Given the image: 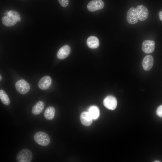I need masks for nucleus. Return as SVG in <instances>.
I'll return each mask as SVG.
<instances>
[{
	"instance_id": "obj_4",
	"label": "nucleus",
	"mask_w": 162,
	"mask_h": 162,
	"mask_svg": "<svg viewBox=\"0 0 162 162\" xmlns=\"http://www.w3.org/2000/svg\"><path fill=\"white\" fill-rule=\"evenodd\" d=\"M15 88L17 91L21 94H25L29 90V84L25 80L21 79L15 83Z\"/></svg>"
},
{
	"instance_id": "obj_23",
	"label": "nucleus",
	"mask_w": 162,
	"mask_h": 162,
	"mask_svg": "<svg viewBox=\"0 0 162 162\" xmlns=\"http://www.w3.org/2000/svg\"><path fill=\"white\" fill-rule=\"evenodd\" d=\"M155 162H160V161H158V160H157V161H154Z\"/></svg>"
},
{
	"instance_id": "obj_2",
	"label": "nucleus",
	"mask_w": 162,
	"mask_h": 162,
	"mask_svg": "<svg viewBox=\"0 0 162 162\" xmlns=\"http://www.w3.org/2000/svg\"><path fill=\"white\" fill-rule=\"evenodd\" d=\"M34 138L36 142L42 146H47L50 142L49 136L46 133L44 132L39 131L36 133Z\"/></svg>"
},
{
	"instance_id": "obj_24",
	"label": "nucleus",
	"mask_w": 162,
	"mask_h": 162,
	"mask_svg": "<svg viewBox=\"0 0 162 162\" xmlns=\"http://www.w3.org/2000/svg\"></svg>"
},
{
	"instance_id": "obj_1",
	"label": "nucleus",
	"mask_w": 162,
	"mask_h": 162,
	"mask_svg": "<svg viewBox=\"0 0 162 162\" xmlns=\"http://www.w3.org/2000/svg\"><path fill=\"white\" fill-rule=\"evenodd\" d=\"M21 18L19 13L15 10H10L7 12L2 20L3 24L6 26L10 27L15 25Z\"/></svg>"
},
{
	"instance_id": "obj_5",
	"label": "nucleus",
	"mask_w": 162,
	"mask_h": 162,
	"mask_svg": "<svg viewBox=\"0 0 162 162\" xmlns=\"http://www.w3.org/2000/svg\"><path fill=\"white\" fill-rule=\"evenodd\" d=\"M126 20L127 22L131 24L136 23L139 20L136 10L134 8H130L127 13Z\"/></svg>"
},
{
	"instance_id": "obj_13",
	"label": "nucleus",
	"mask_w": 162,
	"mask_h": 162,
	"mask_svg": "<svg viewBox=\"0 0 162 162\" xmlns=\"http://www.w3.org/2000/svg\"><path fill=\"white\" fill-rule=\"evenodd\" d=\"M92 119L88 112H83L80 115V120L81 123L85 126H88L91 125Z\"/></svg>"
},
{
	"instance_id": "obj_20",
	"label": "nucleus",
	"mask_w": 162,
	"mask_h": 162,
	"mask_svg": "<svg viewBox=\"0 0 162 162\" xmlns=\"http://www.w3.org/2000/svg\"><path fill=\"white\" fill-rule=\"evenodd\" d=\"M156 114L158 116L162 118V105L158 107L156 110Z\"/></svg>"
},
{
	"instance_id": "obj_18",
	"label": "nucleus",
	"mask_w": 162,
	"mask_h": 162,
	"mask_svg": "<svg viewBox=\"0 0 162 162\" xmlns=\"http://www.w3.org/2000/svg\"><path fill=\"white\" fill-rule=\"evenodd\" d=\"M0 99L4 105H8L10 104V101L9 98L7 93L2 89L0 90Z\"/></svg>"
},
{
	"instance_id": "obj_14",
	"label": "nucleus",
	"mask_w": 162,
	"mask_h": 162,
	"mask_svg": "<svg viewBox=\"0 0 162 162\" xmlns=\"http://www.w3.org/2000/svg\"><path fill=\"white\" fill-rule=\"evenodd\" d=\"M45 104L43 101L40 100L38 102L33 106L32 112L34 115H38L40 114L44 110Z\"/></svg>"
},
{
	"instance_id": "obj_11",
	"label": "nucleus",
	"mask_w": 162,
	"mask_h": 162,
	"mask_svg": "<svg viewBox=\"0 0 162 162\" xmlns=\"http://www.w3.org/2000/svg\"><path fill=\"white\" fill-rule=\"evenodd\" d=\"M153 62L154 59L152 56L147 55L145 56L142 62L143 69L146 71L149 70L153 66Z\"/></svg>"
},
{
	"instance_id": "obj_22",
	"label": "nucleus",
	"mask_w": 162,
	"mask_h": 162,
	"mask_svg": "<svg viewBox=\"0 0 162 162\" xmlns=\"http://www.w3.org/2000/svg\"><path fill=\"white\" fill-rule=\"evenodd\" d=\"M2 78V76H1L0 75V80H1Z\"/></svg>"
},
{
	"instance_id": "obj_21",
	"label": "nucleus",
	"mask_w": 162,
	"mask_h": 162,
	"mask_svg": "<svg viewBox=\"0 0 162 162\" xmlns=\"http://www.w3.org/2000/svg\"><path fill=\"white\" fill-rule=\"evenodd\" d=\"M159 17L160 20L162 21V11H161L159 13Z\"/></svg>"
},
{
	"instance_id": "obj_6",
	"label": "nucleus",
	"mask_w": 162,
	"mask_h": 162,
	"mask_svg": "<svg viewBox=\"0 0 162 162\" xmlns=\"http://www.w3.org/2000/svg\"><path fill=\"white\" fill-rule=\"evenodd\" d=\"M104 5V3L102 0H93L88 3L87 8L89 11L93 12L102 9Z\"/></svg>"
},
{
	"instance_id": "obj_12",
	"label": "nucleus",
	"mask_w": 162,
	"mask_h": 162,
	"mask_svg": "<svg viewBox=\"0 0 162 162\" xmlns=\"http://www.w3.org/2000/svg\"><path fill=\"white\" fill-rule=\"evenodd\" d=\"M51 84L50 77L48 76H45L42 78L39 82L38 86L39 88L42 90L48 88Z\"/></svg>"
},
{
	"instance_id": "obj_9",
	"label": "nucleus",
	"mask_w": 162,
	"mask_h": 162,
	"mask_svg": "<svg viewBox=\"0 0 162 162\" xmlns=\"http://www.w3.org/2000/svg\"><path fill=\"white\" fill-rule=\"evenodd\" d=\"M136 10L140 20L144 21L147 19L148 16V12L145 6L142 5H138L136 7Z\"/></svg>"
},
{
	"instance_id": "obj_16",
	"label": "nucleus",
	"mask_w": 162,
	"mask_h": 162,
	"mask_svg": "<svg viewBox=\"0 0 162 162\" xmlns=\"http://www.w3.org/2000/svg\"><path fill=\"white\" fill-rule=\"evenodd\" d=\"M55 112V109L54 107L51 106H49L46 108L44 111V116L47 120H52L54 117Z\"/></svg>"
},
{
	"instance_id": "obj_10",
	"label": "nucleus",
	"mask_w": 162,
	"mask_h": 162,
	"mask_svg": "<svg viewBox=\"0 0 162 162\" xmlns=\"http://www.w3.org/2000/svg\"><path fill=\"white\" fill-rule=\"evenodd\" d=\"M70 48L69 46L65 45L60 48L58 51L57 56L59 59H63L66 58L69 55Z\"/></svg>"
},
{
	"instance_id": "obj_19",
	"label": "nucleus",
	"mask_w": 162,
	"mask_h": 162,
	"mask_svg": "<svg viewBox=\"0 0 162 162\" xmlns=\"http://www.w3.org/2000/svg\"><path fill=\"white\" fill-rule=\"evenodd\" d=\"M61 5L63 7H67L69 4V0H58Z\"/></svg>"
},
{
	"instance_id": "obj_15",
	"label": "nucleus",
	"mask_w": 162,
	"mask_h": 162,
	"mask_svg": "<svg viewBox=\"0 0 162 162\" xmlns=\"http://www.w3.org/2000/svg\"><path fill=\"white\" fill-rule=\"evenodd\" d=\"M88 46L91 49H95L98 47L99 41L98 38L94 36L89 37L87 40Z\"/></svg>"
},
{
	"instance_id": "obj_7",
	"label": "nucleus",
	"mask_w": 162,
	"mask_h": 162,
	"mask_svg": "<svg viewBox=\"0 0 162 162\" xmlns=\"http://www.w3.org/2000/svg\"><path fill=\"white\" fill-rule=\"evenodd\" d=\"M104 106L107 109L113 110L115 109L117 105V101L115 97L112 96H108L103 100Z\"/></svg>"
},
{
	"instance_id": "obj_8",
	"label": "nucleus",
	"mask_w": 162,
	"mask_h": 162,
	"mask_svg": "<svg viewBox=\"0 0 162 162\" xmlns=\"http://www.w3.org/2000/svg\"><path fill=\"white\" fill-rule=\"evenodd\" d=\"M142 48L145 53L147 54L152 53L155 48L154 42L152 40H145L142 43Z\"/></svg>"
},
{
	"instance_id": "obj_17",
	"label": "nucleus",
	"mask_w": 162,
	"mask_h": 162,
	"mask_svg": "<svg viewBox=\"0 0 162 162\" xmlns=\"http://www.w3.org/2000/svg\"><path fill=\"white\" fill-rule=\"evenodd\" d=\"M88 112L93 119H97L99 115V108L95 106H90L88 109Z\"/></svg>"
},
{
	"instance_id": "obj_3",
	"label": "nucleus",
	"mask_w": 162,
	"mask_h": 162,
	"mask_svg": "<svg viewBox=\"0 0 162 162\" xmlns=\"http://www.w3.org/2000/svg\"><path fill=\"white\" fill-rule=\"evenodd\" d=\"M32 154L29 150L25 149L18 153L16 160L18 162H30L32 159Z\"/></svg>"
}]
</instances>
